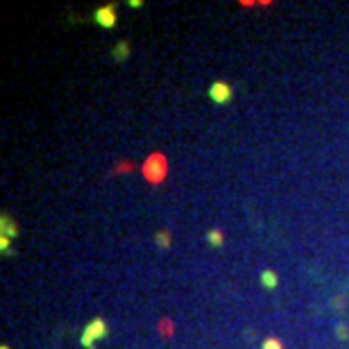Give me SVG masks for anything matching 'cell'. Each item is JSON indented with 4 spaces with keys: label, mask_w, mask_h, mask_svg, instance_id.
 Segmentation results:
<instances>
[{
    "label": "cell",
    "mask_w": 349,
    "mask_h": 349,
    "mask_svg": "<svg viewBox=\"0 0 349 349\" xmlns=\"http://www.w3.org/2000/svg\"><path fill=\"white\" fill-rule=\"evenodd\" d=\"M109 333V326H107V322L102 320V317H95V320H91L89 324H86V329L82 331V347H86V349H95L93 347V342L95 340H102L104 335Z\"/></svg>",
    "instance_id": "obj_1"
},
{
    "label": "cell",
    "mask_w": 349,
    "mask_h": 349,
    "mask_svg": "<svg viewBox=\"0 0 349 349\" xmlns=\"http://www.w3.org/2000/svg\"><path fill=\"white\" fill-rule=\"evenodd\" d=\"M165 174V159L161 154H154L145 163V177L150 182H161Z\"/></svg>",
    "instance_id": "obj_2"
},
{
    "label": "cell",
    "mask_w": 349,
    "mask_h": 349,
    "mask_svg": "<svg viewBox=\"0 0 349 349\" xmlns=\"http://www.w3.org/2000/svg\"><path fill=\"white\" fill-rule=\"evenodd\" d=\"M209 98L213 100L216 104H225L231 100V86L227 82H213L209 86Z\"/></svg>",
    "instance_id": "obj_3"
},
{
    "label": "cell",
    "mask_w": 349,
    "mask_h": 349,
    "mask_svg": "<svg viewBox=\"0 0 349 349\" xmlns=\"http://www.w3.org/2000/svg\"><path fill=\"white\" fill-rule=\"evenodd\" d=\"M95 21L100 23V28L111 30L113 25H116V21H118V16H116V7L107 5V7H100V10H95Z\"/></svg>",
    "instance_id": "obj_4"
},
{
    "label": "cell",
    "mask_w": 349,
    "mask_h": 349,
    "mask_svg": "<svg viewBox=\"0 0 349 349\" xmlns=\"http://www.w3.org/2000/svg\"><path fill=\"white\" fill-rule=\"evenodd\" d=\"M0 231H3V236H7V238H14L16 234H19L14 220H12L7 213H3V216H0Z\"/></svg>",
    "instance_id": "obj_5"
},
{
    "label": "cell",
    "mask_w": 349,
    "mask_h": 349,
    "mask_svg": "<svg viewBox=\"0 0 349 349\" xmlns=\"http://www.w3.org/2000/svg\"><path fill=\"white\" fill-rule=\"evenodd\" d=\"M261 283H263V288H268V290H274L279 283V277L272 272V270H263V272H261Z\"/></svg>",
    "instance_id": "obj_6"
},
{
    "label": "cell",
    "mask_w": 349,
    "mask_h": 349,
    "mask_svg": "<svg viewBox=\"0 0 349 349\" xmlns=\"http://www.w3.org/2000/svg\"><path fill=\"white\" fill-rule=\"evenodd\" d=\"M207 241H209V245H211V247H220L222 241H225V236H222V231L211 229V231L207 234Z\"/></svg>",
    "instance_id": "obj_7"
},
{
    "label": "cell",
    "mask_w": 349,
    "mask_h": 349,
    "mask_svg": "<svg viewBox=\"0 0 349 349\" xmlns=\"http://www.w3.org/2000/svg\"><path fill=\"white\" fill-rule=\"evenodd\" d=\"M129 55V43H118V48H113V57L118 59V62H123V59H127Z\"/></svg>",
    "instance_id": "obj_8"
},
{
    "label": "cell",
    "mask_w": 349,
    "mask_h": 349,
    "mask_svg": "<svg viewBox=\"0 0 349 349\" xmlns=\"http://www.w3.org/2000/svg\"><path fill=\"white\" fill-rule=\"evenodd\" d=\"M261 349H283V344H281V340H277V338H265L263 344H261Z\"/></svg>",
    "instance_id": "obj_9"
},
{
    "label": "cell",
    "mask_w": 349,
    "mask_h": 349,
    "mask_svg": "<svg viewBox=\"0 0 349 349\" xmlns=\"http://www.w3.org/2000/svg\"><path fill=\"white\" fill-rule=\"evenodd\" d=\"M154 238H156V243H159V247H163V250L170 245V234L168 231H159Z\"/></svg>",
    "instance_id": "obj_10"
},
{
    "label": "cell",
    "mask_w": 349,
    "mask_h": 349,
    "mask_svg": "<svg viewBox=\"0 0 349 349\" xmlns=\"http://www.w3.org/2000/svg\"><path fill=\"white\" fill-rule=\"evenodd\" d=\"M0 252H3V256L12 254V238H7V236L0 238Z\"/></svg>",
    "instance_id": "obj_11"
},
{
    "label": "cell",
    "mask_w": 349,
    "mask_h": 349,
    "mask_svg": "<svg viewBox=\"0 0 349 349\" xmlns=\"http://www.w3.org/2000/svg\"><path fill=\"white\" fill-rule=\"evenodd\" d=\"M338 338H340V340H344V338H347V329H344L342 324L338 326Z\"/></svg>",
    "instance_id": "obj_12"
},
{
    "label": "cell",
    "mask_w": 349,
    "mask_h": 349,
    "mask_svg": "<svg viewBox=\"0 0 349 349\" xmlns=\"http://www.w3.org/2000/svg\"><path fill=\"white\" fill-rule=\"evenodd\" d=\"M0 349H10V347H5V344H3V347H0Z\"/></svg>",
    "instance_id": "obj_13"
}]
</instances>
